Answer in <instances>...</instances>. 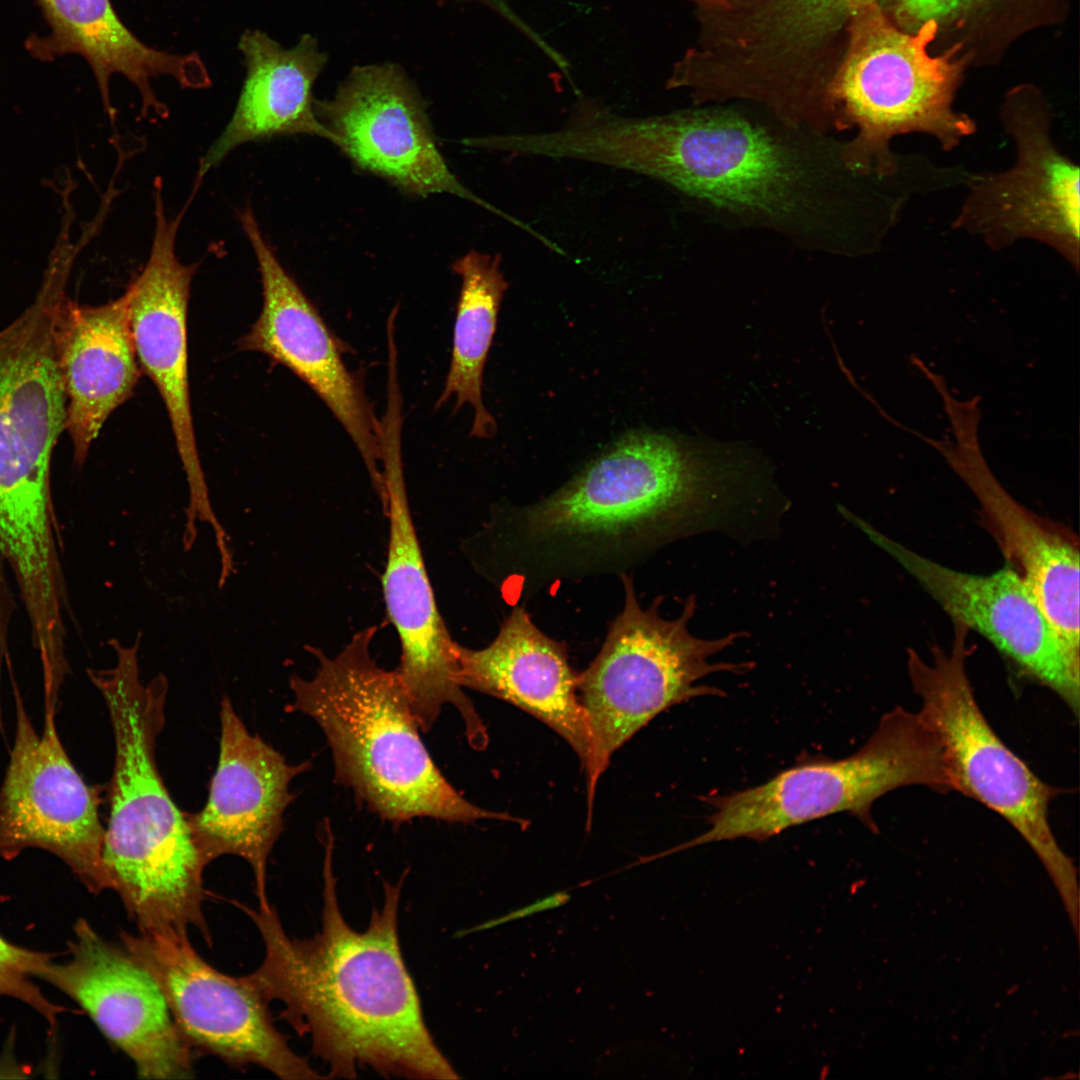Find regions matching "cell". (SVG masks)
Here are the masks:
<instances>
[{"label":"cell","mask_w":1080,"mask_h":1080,"mask_svg":"<svg viewBox=\"0 0 1080 1080\" xmlns=\"http://www.w3.org/2000/svg\"><path fill=\"white\" fill-rule=\"evenodd\" d=\"M499 255L470 250L456 260L461 290L453 330L452 355L444 388L436 408L454 399V411L473 408L470 434L489 439L496 422L483 403V372L497 326L500 304L508 283L500 270Z\"/></svg>","instance_id":"cell-26"},{"label":"cell","mask_w":1080,"mask_h":1080,"mask_svg":"<svg viewBox=\"0 0 1080 1080\" xmlns=\"http://www.w3.org/2000/svg\"><path fill=\"white\" fill-rule=\"evenodd\" d=\"M58 363L66 395V431L82 466L114 410L133 394L141 375L132 339L128 295L80 305L67 298L57 319Z\"/></svg>","instance_id":"cell-24"},{"label":"cell","mask_w":1080,"mask_h":1080,"mask_svg":"<svg viewBox=\"0 0 1080 1080\" xmlns=\"http://www.w3.org/2000/svg\"><path fill=\"white\" fill-rule=\"evenodd\" d=\"M338 147L360 168L407 193H447L471 201L532 232L533 228L475 195L451 172L439 151L425 106L399 65L353 68L335 96L315 101Z\"/></svg>","instance_id":"cell-15"},{"label":"cell","mask_w":1080,"mask_h":1080,"mask_svg":"<svg viewBox=\"0 0 1080 1080\" xmlns=\"http://www.w3.org/2000/svg\"><path fill=\"white\" fill-rule=\"evenodd\" d=\"M14 697V742L0 787V858L42 849L61 859L91 893L110 889L98 787L88 785L70 760L57 711L44 708L39 734L16 688Z\"/></svg>","instance_id":"cell-14"},{"label":"cell","mask_w":1080,"mask_h":1080,"mask_svg":"<svg viewBox=\"0 0 1080 1080\" xmlns=\"http://www.w3.org/2000/svg\"><path fill=\"white\" fill-rule=\"evenodd\" d=\"M856 7L864 2L877 3L888 18L901 29L917 31L933 21L941 26H964L985 14L1003 0H843Z\"/></svg>","instance_id":"cell-28"},{"label":"cell","mask_w":1080,"mask_h":1080,"mask_svg":"<svg viewBox=\"0 0 1080 1080\" xmlns=\"http://www.w3.org/2000/svg\"><path fill=\"white\" fill-rule=\"evenodd\" d=\"M48 25L46 36L31 34L26 49L33 58L52 61L75 54L89 64L110 119L115 109L109 82L123 75L138 90L141 113L165 118L167 106L157 99L151 81L173 78L182 88L201 89L208 69L196 53L175 54L147 46L121 21L110 0H36Z\"/></svg>","instance_id":"cell-22"},{"label":"cell","mask_w":1080,"mask_h":1080,"mask_svg":"<svg viewBox=\"0 0 1080 1080\" xmlns=\"http://www.w3.org/2000/svg\"><path fill=\"white\" fill-rule=\"evenodd\" d=\"M695 3L702 11H710L726 8L729 6V0H689Z\"/></svg>","instance_id":"cell-30"},{"label":"cell","mask_w":1080,"mask_h":1080,"mask_svg":"<svg viewBox=\"0 0 1080 1080\" xmlns=\"http://www.w3.org/2000/svg\"><path fill=\"white\" fill-rule=\"evenodd\" d=\"M844 140L771 112L698 107L598 122V164L661 181L744 228L811 253L857 257L881 247L903 197L897 181L851 169Z\"/></svg>","instance_id":"cell-1"},{"label":"cell","mask_w":1080,"mask_h":1080,"mask_svg":"<svg viewBox=\"0 0 1080 1080\" xmlns=\"http://www.w3.org/2000/svg\"><path fill=\"white\" fill-rule=\"evenodd\" d=\"M743 475L666 434H628L550 496L503 513L506 579L528 589L625 570L721 522Z\"/></svg>","instance_id":"cell-3"},{"label":"cell","mask_w":1080,"mask_h":1080,"mask_svg":"<svg viewBox=\"0 0 1080 1080\" xmlns=\"http://www.w3.org/2000/svg\"><path fill=\"white\" fill-rule=\"evenodd\" d=\"M239 220L258 263L263 302L238 348L282 364L319 396L355 444L382 497L380 421L359 377L346 366L342 345L321 314L277 259L249 206L240 211Z\"/></svg>","instance_id":"cell-17"},{"label":"cell","mask_w":1080,"mask_h":1080,"mask_svg":"<svg viewBox=\"0 0 1080 1080\" xmlns=\"http://www.w3.org/2000/svg\"><path fill=\"white\" fill-rule=\"evenodd\" d=\"M66 297L47 283L0 331V552L29 554L56 536L51 458L66 429L57 319Z\"/></svg>","instance_id":"cell-9"},{"label":"cell","mask_w":1080,"mask_h":1080,"mask_svg":"<svg viewBox=\"0 0 1080 1080\" xmlns=\"http://www.w3.org/2000/svg\"><path fill=\"white\" fill-rule=\"evenodd\" d=\"M455 657L462 688L531 714L562 737L585 768L590 739L578 674L569 664L565 645L543 633L523 607H514L488 646L470 649L457 643Z\"/></svg>","instance_id":"cell-21"},{"label":"cell","mask_w":1080,"mask_h":1080,"mask_svg":"<svg viewBox=\"0 0 1080 1080\" xmlns=\"http://www.w3.org/2000/svg\"><path fill=\"white\" fill-rule=\"evenodd\" d=\"M954 623L951 647L937 645L926 660L907 653V671L919 712L939 737L953 791L1004 818L1058 878L1072 874L1049 820L1052 801L1063 790L1041 780L997 735L975 697L966 661L968 629Z\"/></svg>","instance_id":"cell-10"},{"label":"cell","mask_w":1080,"mask_h":1080,"mask_svg":"<svg viewBox=\"0 0 1080 1080\" xmlns=\"http://www.w3.org/2000/svg\"><path fill=\"white\" fill-rule=\"evenodd\" d=\"M246 75L234 112L202 157L197 180L235 148L278 135L309 134L338 141L315 110L313 85L327 56L317 40L303 35L284 48L265 32L247 30L239 40Z\"/></svg>","instance_id":"cell-25"},{"label":"cell","mask_w":1080,"mask_h":1080,"mask_svg":"<svg viewBox=\"0 0 1080 1080\" xmlns=\"http://www.w3.org/2000/svg\"><path fill=\"white\" fill-rule=\"evenodd\" d=\"M851 520L941 606L953 622L988 640L1023 676L1051 690L1077 718L1080 658L1065 646L1030 587L1012 567L988 575L958 571Z\"/></svg>","instance_id":"cell-16"},{"label":"cell","mask_w":1080,"mask_h":1080,"mask_svg":"<svg viewBox=\"0 0 1080 1080\" xmlns=\"http://www.w3.org/2000/svg\"><path fill=\"white\" fill-rule=\"evenodd\" d=\"M402 427L385 424L380 432L381 467L389 519V541L382 588L387 616L400 641L396 669L421 731L432 729L444 706L459 712L468 743L475 750L488 745L486 726L456 679L454 641L438 610L416 529L406 486L401 449Z\"/></svg>","instance_id":"cell-13"},{"label":"cell","mask_w":1080,"mask_h":1080,"mask_svg":"<svg viewBox=\"0 0 1080 1080\" xmlns=\"http://www.w3.org/2000/svg\"><path fill=\"white\" fill-rule=\"evenodd\" d=\"M220 723L219 760L209 796L201 811L186 814L187 822L205 863L224 855L243 858L253 871L258 903H266L268 858L295 798L290 783L311 765L289 764L251 734L228 697L221 701Z\"/></svg>","instance_id":"cell-20"},{"label":"cell","mask_w":1080,"mask_h":1080,"mask_svg":"<svg viewBox=\"0 0 1080 1080\" xmlns=\"http://www.w3.org/2000/svg\"><path fill=\"white\" fill-rule=\"evenodd\" d=\"M325 827L321 929L312 938L290 937L269 903L240 904L259 931L264 957L245 975L280 1016L329 1066L328 1078H355L357 1067L408 1079H457L436 1045L405 965L398 936L404 873L383 882V900L363 931L341 911L333 871L334 836Z\"/></svg>","instance_id":"cell-2"},{"label":"cell","mask_w":1080,"mask_h":1080,"mask_svg":"<svg viewBox=\"0 0 1080 1080\" xmlns=\"http://www.w3.org/2000/svg\"><path fill=\"white\" fill-rule=\"evenodd\" d=\"M378 627L355 633L334 656L309 647L318 660L314 676L289 680V712L311 717L332 752L335 779L382 819L398 824L428 817L450 823L508 820L481 808L445 778L420 736V725L396 670L371 653Z\"/></svg>","instance_id":"cell-5"},{"label":"cell","mask_w":1080,"mask_h":1080,"mask_svg":"<svg viewBox=\"0 0 1080 1080\" xmlns=\"http://www.w3.org/2000/svg\"><path fill=\"white\" fill-rule=\"evenodd\" d=\"M191 198L176 217L166 215L160 179L154 188L155 228L148 260L126 290L134 348L141 371L156 386L167 411L186 475L191 518L213 514L197 450L189 396L187 311L197 264L176 255V237Z\"/></svg>","instance_id":"cell-19"},{"label":"cell","mask_w":1080,"mask_h":1080,"mask_svg":"<svg viewBox=\"0 0 1080 1080\" xmlns=\"http://www.w3.org/2000/svg\"><path fill=\"white\" fill-rule=\"evenodd\" d=\"M621 580L623 609L596 658L578 674L590 739L584 768L588 817L597 783L614 752L669 707L699 696L725 695L717 687L696 684L702 678L721 671L743 673L751 667V663L710 661L739 634L716 639L694 636L688 628L696 609L693 597L677 618L665 619L659 613L660 600L642 607L632 577L624 573Z\"/></svg>","instance_id":"cell-8"},{"label":"cell","mask_w":1080,"mask_h":1080,"mask_svg":"<svg viewBox=\"0 0 1080 1080\" xmlns=\"http://www.w3.org/2000/svg\"><path fill=\"white\" fill-rule=\"evenodd\" d=\"M122 945L158 983L185 1042L231 1067L258 1066L283 1080L325 1078L276 1028L269 1003L246 976L207 963L187 932L122 930Z\"/></svg>","instance_id":"cell-12"},{"label":"cell","mask_w":1080,"mask_h":1080,"mask_svg":"<svg viewBox=\"0 0 1080 1080\" xmlns=\"http://www.w3.org/2000/svg\"><path fill=\"white\" fill-rule=\"evenodd\" d=\"M70 958L52 959L42 979L75 1001L120 1049L142 1079H190L193 1051L181 1036L153 976L122 945L110 943L85 919L73 927Z\"/></svg>","instance_id":"cell-18"},{"label":"cell","mask_w":1080,"mask_h":1080,"mask_svg":"<svg viewBox=\"0 0 1080 1080\" xmlns=\"http://www.w3.org/2000/svg\"><path fill=\"white\" fill-rule=\"evenodd\" d=\"M139 639L130 647L112 639L116 666L87 671L106 703L115 740L103 863L110 889L119 895L138 932H187L194 927L211 944L203 913L207 864L186 813L172 800L156 763L168 680L158 674L141 682Z\"/></svg>","instance_id":"cell-4"},{"label":"cell","mask_w":1080,"mask_h":1080,"mask_svg":"<svg viewBox=\"0 0 1080 1080\" xmlns=\"http://www.w3.org/2000/svg\"><path fill=\"white\" fill-rule=\"evenodd\" d=\"M53 954L13 944L0 935V996L16 998L40 1013L51 1028L64 1008L51 1002L34 984L40 970Z\"/></svg>","instance_id":"cell-27"},{"label":"cell","mask_w":1080,"mask_h":1080,"mask_svg":"<svg viewBox=\"0 0 1080 1080\" xmlns=\"http://www.w3.org/2000/svg\"><path fill=\"white\" fill-rule=\"evenodd\" d=\"M954 470L977 497L984 518L1012 567L1030 587L1068 650L1080 658L1078 542L1042 519L998 483L977 448L945 450Z\"/></svg>","instance_id":"cell-23"},{"label":"cell","mask_w":1080,"mask_h":1080,"mask_svg":"<svg viewBox=\"0 0 1080 1080\" xmlns=\"http://www.w3.org/2000/svg\"><path fill=\"white\" fill-rule=\"evenodd\" d=\"M953 791L939 737L921 713L895 706L880 718L868 741L843 759L806 755L767 782L703 798L713 807L709 828L669 852L717 841H764L782 831L847 812L878 832L872 807L905 786Z\"/></svg>","instance_id":"cell-7"},{"label":"cell","mask_w":1080,"mask_h":1080,"mask_svg":"<svg viewBox=\"0 0 1080 1080\" xmlns=\"http://www.w3.org/2000/svg\"><path fill=\"white\" fill-rule=\"evenodd\" d=\"M845 54L833 72L830 93L851 169L865 176L897 178L918 169L922 158L895 153L892 140L922 133L951 151L975 133L976 123L953 108L962 64L955 50L931 56L927 46L938 26L930 21L915 32L894 24L868 1L850 14Z\"/></svg>","instance_id":"cell-6"},{"label":"cell","mask_w":1080,"mask_h":1080,"mask_svg":"<svg viewBox=\"0 0 1080 1080\" xmlns=\"http://www.w3.org/2000/svg\"><path fill=\"white\" fill-rule=\"evenodd\" d=\"M440 1L443 2V1H447V0H440Z\"/></svg>","instance_id":"cell-31"},{"label":"cell","mask_w":1080,"mask_h":1080,"mask_svg":"<svg viewBox=\"0 0 1080 1080\" xmlns=\"http://www.w3.org/2000/svg\"><path fill=\"white\" fill-rule=\"evenodd\" d=\"M1000 117L1014 143V163L1001 172L969 174L952 227L980 238L992 251L1037 241L1078 272L1079 165L1056 145L1051 111L1040 96L1014 92Z\"/></svg>","instance_id":"cell-11"},{"label":"cell","mask_w":1080,"mask_h":1080,"mask_svg":"<svg viewBox=\"0 0 1080 1080\" xmlns=\"http://www.w3.org/2000/svg\"><path fill=\"white\" fill-rule=\"evenodd\" d=\"M570 899H571V895L567 891L555 892V893H553V894H551L549 896H546L544 898L537 899L536 901H534V902H532V903H530V904H528L526 906H523V907H521L519 909L513 910V911H511V912H509V913H507V914H505V915H503L501 917L486 921V922L482 923L481 925H479V926H477V927H475L473 929H470L469 931L472 932V931H480V930L490 929V928H493L495 926L506 924V923L511 922V921H515V920H518V919H521V918L529 917V916H531L533 914H536V913H540V912L547 911V910H550V909H555V908H558L560 906L565 905L567 902H569Z\"/></svg>","instance_id":"cell-29"}]
</instances>
